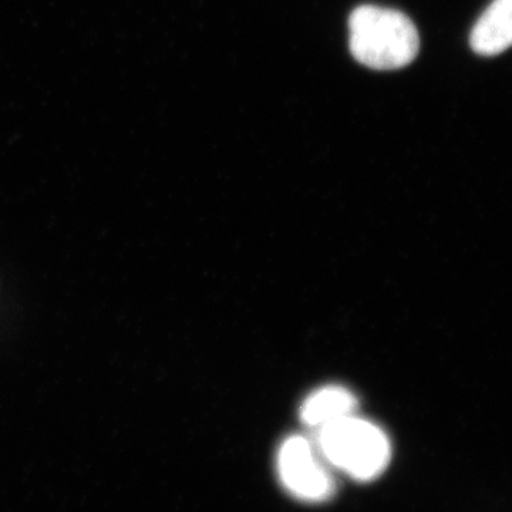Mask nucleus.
Returning a JSON list of instances; mask_svg holds the SVG:
<instances>
[{
  "mask_svg": "<svg viewBox=\"0 0 512 512\" xmlns=\"http://www.w3.org/2000/svg\"><path fill=\"white\" fill-rule=\"evenodd\" d=\"M349 32L350 52L370 69H400L412 63L419 53L416 26L397 10L360 6L350 15Z\"/></svg>",
  "mask_w": 512,
  "mask_h": 512,
  "instance_id": "1",
  "label": "nucleus"
},
{
  "mask_svg": "<svg viewBox=\"0 0 512 512\" xmlns=\"http://www.w3.org/2000/svg\"><path fill=\"white\" fill-rule=\"evenodd\" d=\"M318 430L320 456L355 480H373L389 466L390 441L376 424L352 414Z\"/></svg>",
  "mask_w": 512,
  "mask_h": 512,
  "instance_id": "2",
  "label": "nucleus"
},
{
  "mask_svg": "<svg viewBox=\"0 0 512 512\" xmlns=\"http://www.w3.org/2000/svg\"><path fill=\"white\" fill-rule=\"evenodd\" d=\"M318 456L311 441L301 436L289 437L279 450V477L286 490L299 500L318 503L335 493L333 478Z\"/></svg>",
  "mask_w": 512,
  "mask_h": 512,
  "instance_id": "3",
  "label": "nucleus"
},
{
  "mask_svg": "<svg viewBox=\"0 0 512 512\" xmlns=\"http://www.w3.org/2000/svg\"><path fill=\"white\" fill-rule=\"evenodd\" d=\"M471 47L481 56H495L512 46V0H494L477 20Z\"/></svg>",
  "mask_w": 512,
  "mask_h": 512,
  "instance_id": "4",
  "label": "nucleus"
},
{
  "mask_svg": "<svg viewBox=\"0 0 512 512\" xmlns=\"http://www.w3.org/2000/svg\"><path fill=\"white\" fill-rule=\"evenodd\" d=\"M357 407L356 397L343 387H323L311 394L301 407L303 423L320 429L343 417L355 414Z\"/></svg>",
  "mask_w": 512,
  "mask_h": 512,
  "instance_id": "5",
  "label": "nucleus"
}]
</instances>
